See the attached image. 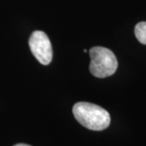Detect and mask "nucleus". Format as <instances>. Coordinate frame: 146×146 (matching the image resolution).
<instances>
[{"label": "nucleus", "mask_w": 146, "mask_h": 146, "mask_svg": "<svg viewBox=\"0 0 146 146\" xmlns=\"http://www.w3.org/2000/svg\"><path fill=\"white\" fill-rule=\"evenodd\" d=\"M72 112L81 125L90 130L102 131L110 125V114L98 105L79 102L73 106Z\"/></svg>", "instance_id": "f257e3e1"}, {"label": "nucleus", "mask_w": 146, "mask_h": 146, "mask_svg": "<svg viewBox=\"0 0 146 146\" xmlns=\"http://www.w3.org/2000/svg\"><path fill=\"white\" fill-rule=\"evenodd\" d=\"M89 55L91 58L89 71L94 76L104 78L112 76L117 71V58L110 49L95 46L89 50Z\"/></svg>", "instance_id": "f03ea898"}, {"label": "nucleus", "mask_w": 146, "mask_h": 146, "mask_svg": "<svg viewBox=\"0 0 146 146\" xmlns=\"http://www.w3.org/2000/svg\"><path fill=\"white\" fill-rule=\"evenodd\" d=\"M29 45L35 58L43 65L51 62L53 53L50 40L44 31L35 30L32 33L29 40Z\"/></svg>", "instance_id": "7ed1b4c3"}, {"label": "nucleus", "mask_w": 146, "mask_h": 146, "mask_svg": "<svg viewBox=\"0 0 146 146\" xmlns=\"http://www.w3.org/2000/svg\"><path fill=\"white\" fill-rule=\"evenodd\" d=\"M135 35L139 42L146 44V22H141L136 25Z\"/></svg>", "instance_id": "20e7f679"}, {"label": "nucleus", "mask_w": 146, "mask_h": 146, "mask_svg": "<svg viewBox=\"0 0 146 146\" xmlns=\"http://www.w3.org/2000/svg\"><path fill=\"white\" fill-rule=\"evenodd\" d=\"M13 146H30L29 144H25V143H18V144H15Z\"/></svg>", "instance_id": "39448f33"}]
</instances>
